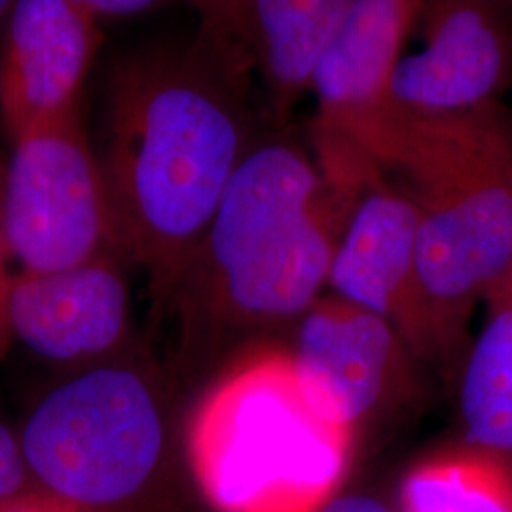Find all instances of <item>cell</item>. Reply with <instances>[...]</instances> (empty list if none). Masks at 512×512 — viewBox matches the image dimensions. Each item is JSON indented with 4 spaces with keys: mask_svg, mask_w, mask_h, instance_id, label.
<instances>
[{
    "mask_svg": "<svg viewBox=\"0 0 512 512\" xmlns=\"http://www.w3.org/2000/svg\"><path fill=\"white\" fill-rule=\"evenodd\" d=\"M251 76L202 31L186 46L131 55L112 73L99 143L114 253L150 287L200 239L243 156Z\"/></svg>",
    "mask_w": 512,
    "mask_h": 512,
    "instance_id": "1",
    "label": "cell"
},
{
    "mask_svg": "<svg viewBox=\"0 0 512 512\" xmlns=\"http://www.w3.org/2000/svg\"><path fill=\"white\" fill-rule=\"evenodd\" d=\"M357 194L287 141L249 148L205 232L150 287L154 317L175 325L184 376L308 313Z\"/></svg>",
    "mask_w": 512,
    "mask_h": 512,
    "instance_id": "2",
    "label": "cell"
},
{
    "mask_svg": "<svg viewBox=\"0 0 512 512\" xmlns=\"http://www.w3.org/2000/svg\"><path fill=\"white\" fill-rule=\"evenodd\" d=\"M18 435L38 492L71 511L181 512L183 423L167 378L139 349L69 370Z\"/></svg>",
    "mask_w": 512,
    "mask_h": 512,
    "instance_id": "3",
    "label": "cell"
},
{
    "mask_svg": "<svg viewBox=\"0 0 512 512\" xmlns=\"http://www.w3.org/2000/svg\"><path fill=\"white\" fill-rule=\"evenodd\" d=\"M188 480L215 512H319L346 488L355 442L304 397L287 348L239 353L183 421Z\"/></svg>",
    "mask_w": 512,
    "mask_h": 512,
    "instance_id": "4",
    "label": "cell"
},
{
    "mask_svg": "<svg viewBox=\"0 0 512 512\" xmlns=\"http://www.w3.org/2000/svg\"><path fill=\"white\" fill-rule=\"evenodd\" d=\"M418 209V270L452 359L476 304L512 270V126L495 105L401 110L387 164Z\"/></svg>",
    "mask_w": 512,
    "mask_h": 512,
    "instance_id": "5",
    "label": "cell"
},
{
    "mask_svg": "<svg viewBox=\"0 0 512 512\" xmlns=\"http://www.w3.org/2000/svg\"><path fill=\"white\" fill-rule=\"evenodd\" d=\"M0 215L18 272L52 274L114 253L105 184L80 110L12 141Z\"/></svg>",
    "mask_w": 512,
    "mask_h": 512,
    "instance_id": "6",
    "label": "cell"
},
{
    "mask_svg": "<svg viewBox=\"0 0 512 512\" xmlns=\"http://www.w3.org/2000/svg\"><path fill=\"white\" fill-rule=\"evenodd\" d=\"M287 351L304 397L348 433L357 458L423 403V365L401 334L336 294L321 296L296 323Z\"/></svg>",
    "mask_w": 512,
    "mask_h": 512,
    "instance_id": "7",
    "label": "cell"
},
{
    "mask_svg": "<svg viewBox=\"0 0 512 512\" xmlns=\"http://www.w3.org/2000/svg\"><path fill=\"white\" fill-rule=\"evenodd\" d=\"M336 296L376 313L401 334L421 365L454 370L418 270V209L374 179L353 205L330 264Z\"/></svg>",
    "mask_w": 512,
    "mask_h": 512,
    "instance_id": "8",
    "label": "cell"
},
{
    "mask_svg": "<svg viewBox=\"0 0 512 512\" xmlns=\"http://www.w3.org/2000/svg\"><path fill=\"white\" fill-rule=\"evenodd\" d=\"M423 2L353 0L321 57L311 90L319 103L321 156L355 158L374 167L395 112L393 69Z\"/></svg>",
    "mask_w": 512,
    "mask_h": 512,
    "instance_id": "9",
    "label": "cell"
},
{
    "mask_svg": "<svg viewBox=\"0 0 512 512\" xmlns=\"http://www.w3.org/2000/svg\"><path fill=\"white\" fill-rule=\"evenodd\" d=\"M120 256L105 253L52 274L14 272L8 329L29 353L69 370L129 349V291Z\"/></svg>",
    "mask_w": 512,
    "mask_h": 512,
    "instance_id": "10",
    "label": "cell"
},
{
    "mask_svg": "<svg viewBox=\"0 0 512 512\" xmlns=\"http://www.w3.org/2000/svg\"><path fill=\"white\" fill-rule=\"evenodd\" d=\"M425 46L401 55L391 97L420 114L494 105L512 78V4L454 0L423 4Z\"/></svg>",
    "mask_w": 512,
    "mask_h": 512,
    "instance_id": "11",
    "label": "cell"
},
{
    "mask_svg": "<svg viewBox=\"0 0 512 512\" xmlns=\"http://www.w3.org/2000/svg\"><path fill=\"white\" fill-rule=\"evenodd\" d=\"M103 42L82 0H18L0 37V120L10 141L80 110Z\"/></svg>",
    "mask_w": 512,
    "mask_h": 512,
    "instance_id": "12",
    "label": "cell"
},
{
    "mask_svg": "<svg viewBox=\"0 0 512 512\" xmlns=\"http://www.w3.org/2000/svg\"><path fill=\"white\" fill-rule=\"evenodd\" d=\"M353 0L196 2L200 31L256 73L277 112L313 84V74Z\"/></svg>",
    "mask_w": 512,
    "mask_h": 512,
    "instance_id": "13",
    "label": "cell"
},
{
    "mask_svg": "<svg viewBox=\"0 0 512 512\" xmlns=\"http://www.w3.org/2000/svg\"><path fill=\"white\" fill-rule=\"evenodd\" d=\"M484 302V329L467 349L461 370V442L512 465V270Z\"/></svg>",
    "mask_w": 512,
    "mask_h": 512,
    "instance_id": "14",
    "label": "cell"
},
{
    "mask_svg": "<svg viewBox=\"0 0 512 512\" xmlns=\"http://www.w3.org/2000/svg\"><path fill=\"white\" fill-rule=\"evenodd\" d=\"M395 512H512V465L465 442L410 465Z\"/></svg>",
    "mask_w": 512,
    "mask_h": 512,
    "instance_id": "15",
    "label": "cell"
},
{
    "mask_svg": "<svg viewBox=\"0 0 512 512\" xmlns=\"http://www.w3.org/2000/svg\"><path fill=\"white\" fill-rule=\"evenodd\" d=\"M37 492L23 458L18 431L0 418V512Z\"/></svg>",
    "mask_w": 512,
    "mask_h": 512,
    "instance_id": "16",
    "label": "cell"
},
{
    "mask_svg": "<svg viewBox=\"0 0 512 512\" xmlns=\"http://www.w3.org/2000/svg\"><path fill=\"white\" fill-rule=\"evenodd\" d=\"M319 512H395L393 499L365 488L340 490Z\"/></svg>",
    "mask_w": 512,
    "mask_h": 512,
    "instance_id": "17",
    "label": "cell"
},
{
    "mask_svg": "<svg viewBox=\"0 0 512 512\" xmlns=\"http://www.w3.org/2000/svg\"><path fill=\"white\" fill-rule=\"evenodd\" d=\"M82 4L99 25L109 23L114 19L145 16L148 12L164 6L154 0H82Z\"/></svg>",
    "mask_w": 512,
    "mask_h": 512,
    "instance_id": "18",
    "label": "cell"
},
{
    "mask_svg": "<svg viewBox=\"0 0 512 512\" xmlns=\"http://www.w3.org/2000/svg\"><path fill=\"white\" fill-rule=\"evenodd\" d=\"M2 173H4V162H0V194H2ZM8 251L2 234V215H0V357L6 353V349L12 342L10 329H8V315H6V302H8V287L12 272L8 268Z\"/></svg>",
    "mask_w": 512,
    "mask_h": 512,
    "instance_id": "19",
    "label": "cell"
},
{
    "mask_svg": "<svg viewBox=\"0 0 512 512\" xmlns=\"http://www.w3.org/2000/svg\"><path fill=\"white\" fill-rule=\"evenodd\" d=\"M2 512H74L69 509V507H65V505H61V503H57L54 499H50V497H46L44 494L31 495V497H27V499H23V501H19L16 503L14 507H10V509H6V511Z\"/></svg>",
    "mask_w": 512,
    "mask_h": 512,
    "instance_id": "20",
    "label": "cell"
},
{
    "mask_svg": "<svg viewBox=\"0 0 512 512\" xmlns=\"http://www.w3.org/2000/svg\"><path fill=\"white\" fill-rule=\"evenodd\" d=\"M12 6H14L12 0H0V37H2V31H4V27H6L8 16H10V12H12Z\"/></svg>",
    "mask_w": 512,
    "mask_h": 512,
    "instance_id": "21",
    "label": "cell"
}]
</instances>
